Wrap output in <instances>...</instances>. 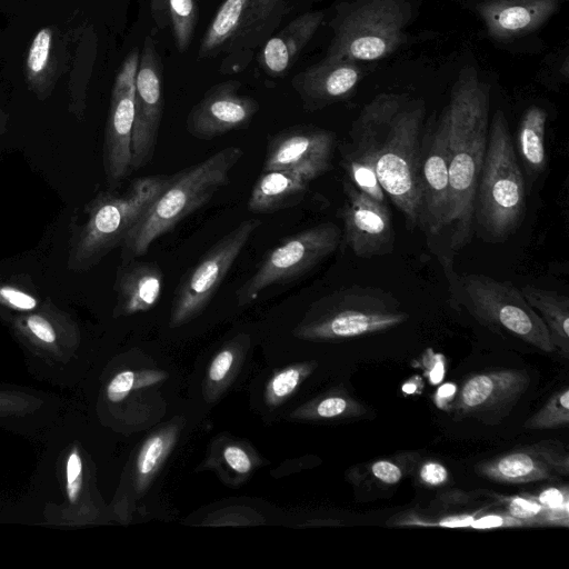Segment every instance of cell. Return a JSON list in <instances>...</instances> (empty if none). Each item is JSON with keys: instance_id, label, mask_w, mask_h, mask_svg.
Segmentation results:
<instances>
[{"instance_id": "obj_4", "label": "cell", "mask_w": 569, "mask_h": 569, "mask_svg": "<svg viewBox=\"0 0 569 569\" xmlns=\"http://www.w3.org/2000/svg\"><path fill=\"white\" fill-rule=\"evenodd\" d=\"M525 180L502 110L489 122L487 148L475 198V228L487 242H502L523 220Z\"/></svg>"}, {"instance_id": "obj_47", "label": "cell", "mask_w": 569, "mask_h": 569, "mask_svg": "<svg viewBox=\"0 0 569 569\" xmlns=\"http://www.w3.org/2000/svg\"><path fill=\"white\" fill-rule=\"evenodd\" d=\"M1 129H2V126H1V121H0V133H1Z\"/></svg>"}, {"instance_id": "obj_5", "label": "cell", "mask_w": 569, "mask_h": 569, "mask_svg": "<svg viewBox=\"0 0 569 569\" xmlns=\"http://www.w3.org/2000/svg\"><path fill=\"white\" fill-rule=\"evenodd\" d=\"M173 174L132 180L123 191L100 192L84 209L86 219L72 236L67 266L84 272L121 246L153 200L173 181Z\"/></svg>"}, {"instance_id": "obj_16", "label": "cell", "mask_w": 569, "mask_h": 569, "mask_svg": "<svg viewBox=\"0 0 569 569\" xmlns=\"http://www.w3.org/2000/svg\"><path fill=\"white\" fill-rule=\"evenodd\" d=\"M342 189V237L346 244L360 258L391 252L396 236L387 203L378 202L360 191L349 179L343 180Z\"/></svg>"}, {"instance_id": "obj_24", "label": "cell", "mask_w": 569, "mask_h": 569, "mask_svg": "<svg viewBox=\"0 0 569 569\" xmlns=\"http://www.w3.org/2000/svg\"><path fill=\"white\" fill-rule=\"evenodd\" d=\"M311 179L295 170L262 171L254 182L248 202L252 213H274L300 203Z\"/></svg>"}, {"instance_id": "obj_42", "label": "cell", "mask_w": 569, "mask_h": 569, "mask_svg": "<svg viewBox=\"0 0 569 569\" xmlns=\"http://www.w3.org/2000/svg\"><path fill=\"white\" fill-rule=\"evenodd\" d=\"M234 360V352L230 348H226L217 353L209 368V379L212 382L223 380L230 371Z\"/></svg>"}, {"instance_id": "obj_39", "label": "cell", "mask_w": 569, "mask_h": 569, "mask_svg": "<svg viewBox=\"0 0 569 569\" xmlns=\"http://www.w3.org/2000/svg\"><path fill=\"white\" fill-rule=\"evenodd\" d=\"M448 477V469L439 461H426L418 470L419 481L427 487H439L447 482Z\"/></svg>"}, {"instance_id": "obj_40", "label": "cell", "mask_w": 569, "mask_h": 569, "mask_svg": "<svg viewBox=\"0 0 569 569\" xmlns=\"http://www.w3.org/2000/svg\"><path fill=\"white\" fill-rule=\"evenodd\" d=\"M526 523L508 512L506 513H491L486 515L480 518L473 519L470 528L473 529H493V528H503V527H522Z\"/></svg>"}, {"instance_id": "obj_33", "label": "cell", "mask_w": 569, "mask_h": 569, "mask_svg": "<svg viewBox=\"0 0 569 569\" xmlns=\"http://www.w3.org/2000/svg\"><path fill=\"white\" fill-rule=\"evenodd\" d=\"M312 368L313 365L302 363L288 367L276 373L267 387L268 402L277 405L284 400L296 390L301 380L311 372Z\"/></svg>"}, {"instance_id": "obj_38", "label": "cell", "mask_w": 569, "mask_h": 569, "mask_svg": "<svg viewBox=\"0 0 569 569\" xmlns=\"http://www.w3.org/2000/svg\"><path fill=\"white\" fill-rule=\"evenodd\" d=\"M531 498L548 509L569 510V492L567 486L547 488L538 496H532Z\"/></svg>"}, {"instance_id": "obj_26", "label": "cell", "mask_w": 569, "mask_h": 569, "mask_svg": "<svg viewBox=\"0 0 569 569\" xmlns=\"http://www.w3.org/2000/svg\"><path fill=\"white\" fill-rule=\"evenodd\" d=\"M547 112L538 106H530L523 112L518 129V151L530 177L539 176L546 168L547 156L545 133Z\"/></svg>"}, {"instance_id": "obj_23", "label": "cell", "mask_w": 569, "mask_h": 569, "mask_svg": "<svg viewBox=\"0 0 569 569\" xmlns=\"http://www.w3.org/2000/svg\"><path fill=\"white\" fill-rule=\"evenodd\" d=\"M323 17L322 11L302 13L271 37L260 52L261 68L272 77L284 74L319 29Z\"/></svg>"}, {"instance_id": "obj_43", "label": "cell", "mask_w": 569, "mask_h": 569, "mask_svg": "<svg viewBox=\"0 0 569 569\" xmlns=\"http://www.w3.org/2000/svg\"><path fill=\"white\" fill-rule=\"evenodd\" d=\"M422 368L428 375L431 383H439L445 373L443 356L435 353L432 349H427L422 355Z\"/></svg>"}, {"instance_id": "obj_21", "label": "cell", "mask_w": 569, "mask_h": 569, "mask_svg": "<svg viewBox=\"0 0 569 569\" xmlns=\"http://www.w3.org/2000/svg\"><path fill=\"white\" fill-rule=\"evenodd\" d=\"M561 1L479 0L473 8L490 38L511 41L539 29L560 9Z\"/></svg>"}, {"instance_id": "obj_3", "label": "cell", "mask_w": 569, "mask_h": 569, "mask_svg": "<svg viewBox=\"0 0 569 569\" xmlns=\"http://www.w3.org/2000/svg\"><path fill=\"white\" fill-rule=\"evenodd\" d=\"M243 149L226 147L201 162L176 172L173 181L153 200L123 240L120 262L144 256L153 241L204 206L228 184Z\"/></svg>"}, {"instance_id": "obj_36", "label": "cell", "mask_w": 569, "mask_h": 569, "mask_svg": "<svg viewBox=\"0 0 569 569\" xmlns=\"http://www.w3.org/2000/svg\"><path fill=\"white\" fill-rule=\"evenodd\" d=\"M0 303L8 307L29 311L38 306V300L27 290L12 284H0Z\"/></svg>"}, {"instance_id": "obj_41", "label": "cell", "mask_w": 569, "mask_h": 569, "mask_svg": "<svg viewBox=\"0 0 569 569\" xmlns=\"http://www.w3.org/2000/svg\"><path fill=\"white\" fill-rule=\"evenodd\" d=\"M222 457L226 463L238 473H248L252 468L249 455L239 446H227L223 449Z\"/></svg>"}, {"instance_id": "obj_22", "label": "cell", "mask_w": 569, "mask_h": 569, "mask_svg": "<svg viewBox=\"0 0 569 569\" xmlns=\"http://www.w3.org/2000/svg\"><path fill=\"white\" fill-rule=\"evenodd\" d=\"M163 282V272L154 261L137 258L121 262L113 286L117 312L133 315L150 310L160 299Z\"/></svg>"}, {"instance_id": "obj_28", "label": "cell", "mask_w": 569, "mask_h": 569, "mask_svg": "<svg viewBox=\"0 0 569 569\" xmlns=\"http://www.w3.org/2000/svg\"><path fill=\"white\" fill-rule=\"evenodd\" d=\"M368 409L345 390L331 391L310 402L301 416L310 419H349L362 417Z\"/></svg>"}, {"instance_id": "obj_29", "label": "cell", "mask_w": 569, "mask_h": 569, "mask_svg": "<svg viewBox=\"0 0 569 569\" xmlns=\"http://www.w3.org/2000/svg\"><path fill=\"white\" fill-rule=\"evenodd\" d=\"M340 164L349 179L360 191L378 202L386 203V193L370 163L358 157L346 142L339 146Z\"/></svg>"}, {"instance_id": "obj_11", "label": "cell", "mask_w": 569, "mask_h": 569, "mask_svg": "<svg viewBox=\"0 0 569 569\" xmlns=\"http://www.w3.org/2000/svg\"><path fill=\"white\" fill-rule=\"evenodd\" d=\"M140 53L124 59L113 84L103 139V169L109 189H117L131 172L136 76Z\"/></svg>"}, {"instance_id": "obj_14", "label": "cell", "mask_w": 569, "mask_h": 569, "mask_svg": "<svg viewBox=\"0 0 569 569\" xmlns=\"http://www.w3.org/2000/svg\"><path fill=\"white\" fill-rule=\"evenodd\" d=\"M530 382L523 369H501L468 377L450 407L461 419L473 418L497 425L506 418L526 392Z\"/></svg>"}, {"instance_id": "obj_15", "label": "cell", "mask_w": 569, "mask_h": 569, "mask_svg": "<svg viewBox=\"0 0 569 569\" xmlns=\"http://www.w3.org/2000/svg\"><path fill=\"white\" fill-rule=\"evenodd\" d=\"M336 134L316 126H292L269 137L262 171L295 170L312 181L332 168Z\"/></svg>"}, {"instance_id": "obj_32", "label": "cell", "mask_w": 569, "mask_h": 569, "mask_svg": "<svg viewBox=\"0 0 569 569\" xmlns=\"http://www.w3.org/2000/svg\"><path fill=\"white\" fill-rule=\"evenodd\" d=\"M569 425V388L557 391L542 408L523 425L526 429L545 430Z\"/></svg>"}, {"instance_id": "obj_13", "label": "cell", "mask_w": 569, "mask_h": 569, "mask_svg": "<svg viewBox=\"0 0 569 569\" xmlns=\"http://www.w3.org/2000/svg\"><path fill=\"white\" fill-rule=\"evenodd\" d=\"M287 0H224L209 23L199 58L243 48L281 20Z\"/></svg>"}, {"instance_id": "obj_35", "label": "cell", "mask_w": 569, "mask_h": 569, "mask_svg": "<svg viewBox=\"0 0 569 569\" xmlns=\"http://www.w3.org/2000/svg\"><path fill=\"white\" fill-rule=\"evenodd\" d=\"M43 310L28 315L23 319V325L37 339L52 343L57 339V329L53 325V318L47 316V308Z\"/></svg>"}, {"instance_id": "obj_18", "label": "cell", "mask_w": 569, "mask_h": 569, "mask_svg": "<svg viewBox=\"0 0 569 569\" xmlns=\"http://www.w3.org/2000/svg\"><path fill=\"white\" fill-rule=\"evenodd\" d=\"M476 471L500 483L555 480L568 475L569 455L561 442L543 440L481 461Z\"/></svg>"}, {"instance_id": "obj_25", "label": "cell", "mask_w": 569, "mask_h": 569, "mask_svg": "<svg viewBox=\"0 0 569 569\" xmlns=\"http://www.w3.org/2000/svg\"><path fill=\"white\" fill-rule=\"evenodd\" d=\"M521 295L528 305L539 315L547 327L550 341L556 351L569 357V298L553 290L535 286H523Z\"/></svg>"}, {"instance_id": "obj_1", "label": "cell", "mask_w": 569, "mask_h": 569, "mask_svg": "<svg viewBox=\"0 0 569 569\" xmlns=\"http://www.w3.org/2000/svg\"><path fill=\"white\" fill-rule=\"evenodd\" d=\"M426 107L402 93L383 92L353 120L348 147L373 168L409 230L422 227L420 160Z\"/></svg>"}, {"instance_id": "obj_45", "label": "cell", "mask_w": 569, "mask_h": 569, "mask_svg": "<svg viewBox=\"0 0 569 569\" xmlns=\"http://www.w3.org/2000/svg\"><path fill=\"white\" fill-rule=\"evenodd\" d=\"M455 395H456V387L453 385H451V383L443 385L438 390V396H437L438 400H435V402H438L441 399H447V401H451V400H453Z\"/></svg>"}, {"instance_id": "obj_17", "label": "cell", "mask_w": 569, "mask_h": 569, "mask_svg": "<svg viewBox=\"0 0 569 569\" xmlns=\"http://www.w3.org/2000/svg\"><path fill=\"white\" fill-rule=\"evenodd\" d=\"M422 229L429 236L447 230L451 210L449 192L448 114L443 109L429 134L422 137L420 160Z\"/></svg>"}, {"instance_id": "obj_37", "label": "cell", "mask_w": 569, "mask_h": 569, "mask_svg": "<svg viewBox=\"0 0 569 569\" xmlns=\"http://www.w3.org/2000/svg\"><path fill=\"white\" fill-rule=\"evenodd\" d=\"M137 372L122 371L118 373L109 383L107 396L110 401L118 402L128 396L136 386Z\"/></svg>"}, {"instance_id": "obj_2", "label": "cell", "mask_w": 569, "mask_h": 569, "mask_svg": "<svg viewBox=\"0 0 569 569\" xmlns=\"http://www.w3.org/2000/svg\"><path fill=\"white\" fill-rule=\"evenodd\" d=\"M445 108L451 203L447 230L451 249L459 250L475 233V198L489 131V89L472 67L460 71Z\"/></svg>"}, {"instance_id": "obj_44", "label": "cell", "mask_w": 569, "mask_h": 569, "mask_svg": "<svg viewBox=\"0 0 569 569\" xmlns=\"http://www.w3.org/2000/svg\"><path fill=\"white\" fill-rule=\"evenodd\" d=\"M82 463L78 453L73 452L68 458L67 463V480L68 482L73 481L81 475Z\"/></svg>"}, {"instance_id": "obj_31", "label": "cell", "mask_w": 569, "mask_h": 569, "mask_svg": "<svg viewBox=\"0 0 569 569\" xmlns=\"http://www.w3.org/2000/svg\"><path fill=\"white\" fill-rule=\"evenodd\" d=\"M174 439L173 431L163 430L148 438L137 459L139 481L144 486L168 455Z\"/></svg>"}, {"instance_id": "obj_19", "label": "cell", "mask_w": 569, "mask_h": 569, "mask_svg": "<svg viewBox=\"0 0 569 569\" xmlns=\"http://www.w3.org/2000/svg\"><path fill=\"white\" fill-rule=\"evenodd\" d=\"M240 82L211 87L189 111L186 128L199 140H212L248 126L259 110L256 99L239 93Z\"/></svg>"}, {"instance_id": "obj_27", "label": "cell", "mask_w": 569, "mask_h": 569, "mask_svg": "<svg viewBox=\"0 0 569 569\" xmlns=\"http://www.w3.org/2000/svg\"><path fill=\"white\" fill-rule=\"evenodd\" d=\"M150 8L157 26L170 27L177 49L184 52L193 38L198 19L196 0H151Z\"/></svg>"}, {"instance_id": "obj_12", "label": "cell", "mask_w": 569, "mask_h": 569, "mask_svg": "<svg viewBox=\"0 0 569 569\" xmlns=\"http://www.w3.org/2000/svg\"><path fill=\"white\" fill-rule=\"evenodd\" d=\"M162 113V64L156 42L147 36L136 76L131 171L147 167L153 159Z\"/></svg>"}, {"instance_id": "obj_9", "label": "cell", "mask_w": 569, "mask_h": 569, "mask_svg": "<svg viewBox=\"0 0 569 569\" xmlns=\"http://www.w3.org/2000/svg\"><path fill=\"white\" fill-rule=\"evenodd\" d=\"M341 239V229L330 221L283 238L239 287L237 305L247 306L269 287L289 283L305 276L330 257L339 248Z\"/></svg>"}, {"instance_id": "obj_30", "label": "cell", "mask_w": 569, "mask_h": 569, "mask_svg": "<svg viewBox=\"0 0 569 569\" xmlns=\"http://www.w3.org/2000/svg\"><path fill=\"white\" fill-rule=\"evenodd\" d=\"M417 453H401L372 461L367 466L366 473L373 485L392 487L400 482L418 461Z\"/></svg>"}, {"instance_id": "obj_10", "label": "cell", "mask_w": 569, "mask_h": 569, "mask_svg": "<svg viewBox=\"0 0 569 569\" xmlns=\"http://www.w3.org/2000/svg\"><path fill=\"white\" fill-rule=\"evenodd\" d=\"M260 226L261 221L254 218L241 221L219 239L182 277L172 299L171 327L186 323L206 309Z\"/></svg>"}, {"instance_id": "obj_6", "label": "cell", "mask_w": 569, "mask_h": 569, "mask_svg": "<svg viewBox=\"0 0 569 569\" xmlns=\"http://www.w3.org/2000/svg\"><path fill=\"white\" fill-rule=\"evenodd\" d=\"M408 318L390 292L353 284L312 302L295 335L318 341L352 339L387 331Z\"/></svg>"}, {"instance_id": "obj_7", "label": "cell", "mask_w": 569, "mask_h": 569, "mask_svg": "<svg viewBox=\"0 0 569 569\" xmlns=\"http://www.w3.org/2000/svg\"><path fill=\"white\" fill-rule=\"evenodd\" d=\"M451 291L482 326L505 331L543 352L556 351L542 319L511 282L468 273L453 279Z\"/></svg>"}, {"instance_id": "obj_34", "label": "cell", "mask_w": 569, "mask_h": 569, "mask_svg": "<svg viewBox=\"0 0 569 569\" xmlns=\"http://www.w3.org/2000/svg\"><path fill=\"white\" fill-rule=\"evenodd\" d=\"M52 32L50 28L41 29L33 38L27 57V69L30 79L38 78L47 68Z\"/></svg>"}, {"instance_id": "obj_46", "label": "cell", "mask_w": 569, "mask_h": 569, "mask_svg": "<svg viewBox=\"0 0 569 569\" xmlns=\"http://www.w3.org/2000/svg\"><path fill=\"white\" fill-rule=\"evenodd\" d=\"M81 488V475L67 485L68 496L71 502H74Z\"/></svg>"}, {"instance_id": "obj_8", "label": "cell", "mask_w": 569, "mask_h": 569, "mask_svg": "<svg viewBox=\"0 0 569 569\" xmlns=\"http://www.w3.org/2000/svg\"><path fill=\"white\" fill-rule=\"evenodd\" d=\"M411 16L410 0H358L337 19L326 57L380 60L406 41Z\"/></svg>"}, {"instance_id": "obj_20", "label": "cell", "mask_w": 569, "mask_h": 569, "mask_svg": "<svg viewBox=\"0 0 569 569\" xmlns=\"http://www.w3.org/2000/svg\"><path fill=\"white\" fill-rule=\"evenodd\" d=\"M363 74L359 62L326 57L292 78V87L307 111L350 98Z\"/></svg>"}]
</instances>
